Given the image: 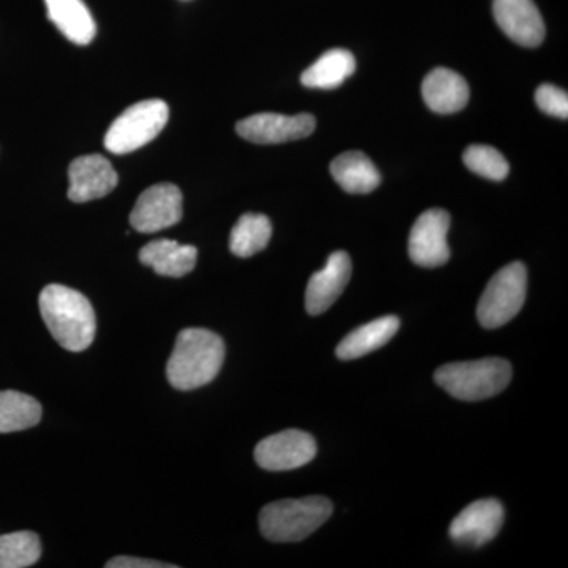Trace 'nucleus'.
Listing matches in <instances>:
<instances>
[{
	"mask_svg": "<svg viewBox=\"0 0 568 568\" xmlns=\"http://www.w3.org/2000/svg\"><path fill=\"white\" fill-rule=\"evenodd\" d=\"M39 305L48 331L63 349L81 353L92 345L97 320L88 297L62 284H48Z\"/></svg>",
	"mask_w": 568,
	"mask_h": 568,
	"instance_id": "f257e3e1",
	"label": "nucleus"
},
{
	"mask_svg": "<svg viewBox=\"0 0 568 568\" xmlns=\"http://www.w3.org/2000/svg\"><path fill=\"white\" fill-rule=\"evenodd\" d=\"M224 342L207 328H185L175 339L166 365V377L178 390L207 386L222 369Z\"/></svg>",
	"mask_w": 568,
	"mask_h": 568,
	"instance_id": "f03ea898",
	"label": "nucleus"
},
{
	"mask_svg": "<svg viewBox=\"0 0 568 568\" xmlns=\"http://www.w3.org/2000/svg\"><path fill=\"white\" fill-rule=\"evenodd\" d=\"M334 514L331 500L323 496L282 499L265 506L260 514V528L267 540L294 544L312 536Z\"/></svg>",
	"mask_w": 568,
	"mask_h": 568,
	"instance_id": "7ed1b4c3",
	"label": "nucleus"
},
{
	"mask_svg": "<svg viewBox=\"0 0 568 568\" xmlns=\"http://www.w3.org/2000/svg\"><path fill=\"white\" fill-rule=\"evenodd\" d=\"M511 375V365L506 358L489 357L440 366L436 369L435 381L454 398L481 402L506 390Z\"/></svg>",
	"mask_w": 568,
	"mask_h": 568,
	"instance_id": "20e7f679",
	"label": "nucleus"
},
{
	"mask_svg": "<svg viewBox=\"0 0 568 568\" xmlns=\"http://www.w3.org/2000/svg\"><path fill=\"white\" fill-rule=\"evenodd\" d=\"M170 119V108L163 100H144L134 103L112 122L104 148L115 155L138 151L155 140Z\"/></svg>",
	"mask_w": 568,
	"mask_h": 568,
	"instance_id": "39448f33",
	"label": "nucleus"
},
{
	"mask_svg": "<svg viewBox=\"0 0 568 568\" xmlns=\"http://www.w3.org/2000/svg\"><path fill=\"white\" fill-rule=\"evenodd\" d=\"M528 291L525 264L511 263L489 280L477 306L478 323L485 328L503 327L521 312Z\"/></svg>",
	"mask_w": 568,
	"mask_h": 568,
	"instance_id": "423d86ee",
	"label": "nucleus"
},
{
	"mask_svg": "<svg viewBox=\"0 0 568 568\" xmlns=\"http://www.w3.org/2000/svg\"><path fill=\"white\" fill-rule=\"evenodd\" d=\"M317 454L316 440L301 429H284L265 437L254 448L257 466L271 473L293 470L308 465Z\"/></svg>",
	"mask_w": 568,
	"mask_h": 568,
	"instance_id": "0eeeda50",
	"label": "nucleus"
},
{
	"mask_svg": "<svg viewBox=\"0 0 568 568\" xmlns=\"http://www.w3.org/2000/svg\"><path fill=\"white\" fill-rule=\"evenodd\" d=\"M182 220V192L174 183H156L138 197L130 223L138 233L153 234Z\"/></svg>",
	"mask_w": 568,
	"mask_h": 568,
	"instance_id": "6e6552de",
	"label": "nucleus"
},
{
	"mask_svg": "<svg viewBox=\"0 0 568 568\" xmlns=\"http://www.w3.org/2000/svg\"><path fill=\"white\" fill-rule=\"evenodd\" d=\"M448 230L450 215L444 209H429L422 213L409 234V256L413 263L426 268L447 264L450 260Z\"/></svg>",
	"mask_w": 568,
	"mask_h": 568,
	"instance_id": "1a4fd4ad",
	"label": "nucleus"
},
{
	"mask_svg": "<svg viewBox=\"0 0 568 568\" xmlns=\"http://www.w3.org/2000/svg\"><path fill=\"white\" fill-rule=\"evenodd\" d=\"M315 129L316 119L312 114L284 115L275 112L250 115L235 125L239 136L254 144H282L304 140Z\"/></svg>",
	"mask_w": 568,
	"mask_h": 568,
	"instance_id": "9d476101",
	"label": "nucleus"
},
{
	"mask_svg": "<svg viewBox=\"0 0 568 568\" xmlns=\"http://www.w3.org/2000/svg\"><path fill=\"white\" fill-rule=\"evenodd\" d=\"M503 504L496 499H480L470 504L452 521V540L466 547H481L487 545L499 534L504 525Z\"/></svg>",
	"mask_w": 568,
	"mask_h": 568,
	"instance_id": "9b49d317",
	"label": "nucleus"
},
{
	"mask_svg": "<svg viewBox=\"0 0 568 568\" xmlns=\"http://www.w3.org/2000/svg\"><path fill=\"white\" fill-rule=\"evenodd\" d=\"M69 197L82 204L108 196L118 186L119 175L110 160L99 153L80 156L69 168Z\"/></svg>",
	"mask_w": 568,
	"mask_h": 568,
	"instance_id": "f8f14e48",
	"label": "nucleus"
},
{
	"mask_svg": "<svg viewBox=\"0 0 568 568\" xmlns=\"http://www.w3.org/2000/svg\"><path fill=\"white\" fill-rule=\"evenodd\" d=\"M493 14L500 31L525 48H536L545 39V22L534 0H495Z\"/></svg>",
	"mask_w": 568,
	"mask_h": 568,
	"instance_id": "ddd939ff",
	"label": "nucleus"
},
{
	"mask_svg": "<svg viewBox=\"0 0 568 568\" xmlns=\"http://www.w3.org/2000/svg\"><path fill=\"white\" fill-rule=\"evenodd\" d=\"M353 274V263L346 252L331 254L323 271L310 278L305 293V308L308 315L317 316L327 312L346 290Z\"/></svg>",
	"mask_w": 568,
	"mask_h": 568,
	"instance_id": "4468645a",
	"label": "nucleus"
},
{
	"mask_svg": "<svg viewBox=\"0 0 568 568\" xmlns=\"http://www.w3.org/2000/svg\"><path fill=\"white\" fill-rule=\"evenodd\" d=\"M422 97L437 114H454L469 102V85L457 71L437 67L425 78Z\"/></svg>",
	"mask_w": 568,
	"mask_h": 568,
	"instance_id": "2eb2a0df",
	"label": "nucleus"
},
{
	"mask_svg": "<svg viewBox=\"0 0 568 568\" xmlns=\"http://www.w3.org/2000/svg\"><path fill=\"white\" fill-rule=\"evenodd\" d=\"M197 250L193 245H182L170 239H159L142 246L140 261L153 268L159 275L181 276L189 275L196 265Z\"/></svg>",
	"mask_w": 568,
	"mask_h": 568,
	"instance_id": "dca6fc26",
	"label": "nucleus"
},
{
	"mask_svg": "<svg viewBox=\"0 0 568 568\" xmlns=\"http://www.w3.org/2000/svg\"><path fill=\"white\" fill-rule=\"evenodd\" d=\"M399 328L396 316H383L347 334L336 347V357L354 361L386 346Z\"/></svg>",
	"mask_w": 568,
	"mask_h": 568,
	"instance_id": "f3484780",
	"label": "nucleus"
},
{
	"mask_svg": "<svg viewBox=\"0 0 568 568\" xmlns=\"http://www.w3.org/2000/svg\"><path fill=\"white\" fill-rule=\"evenodd\" d=\"M48 18L70 41L89 44L95 39L97 24L82 0H44Z\"/></svg>",
	"mask_w": 568,
	"mask_h": 568,
	"instance_id": "a211bd4d",
	"label": "nucleus"
},
{
	"mask_svg": "<svg viewBox=\"0 0 568 568\" xmlns=\"http://www.w3.org/2000/svg\"><path fill=\"white\" fill-rule=\"evenodd\" d=\"M335 182L351 194H366L376 190L381 174L375 163L364 152H345L331 163Z\"/></svg>",
	"mask_w": 568,
	"mask_h": 568,
	"instance_id": "6ab92c4d",
	"label": "nucleus"
},
{
	"mask_svg": "<svg viewBox=\"0 0 568 568\" xmlns=\"http://www.w3.org/2000/svg\"><path fill=\"white\" fill-rule=\"evenodd\" d=\"M355 67V58L353 52L346 50H331L324 52L313 65L302 73V84L308 89H323V91H332L339 88L353 77Z\"/></svg>",
	"mask_w": 568,
	"mask_h": 568,
	"instance_id": "aec40b11",
	"label": "nucleus"
},
{
	"mask_svg": "<svg viewBox=\"0 0 568 568\" xmlns=\"http://www.w3.org/2000/svg\"><path fill=\"white\" fill-rule=\"evenodd\" d=\"M41 405L31 395L17 390L0 392V433H17L39 424Z\"/></svg>",
	"mask_w": 568,
	"mask_h": 568,
	"instance_id": "412c9836",
	"label": "nucleus"
},
{
	"mask_svg": "<svg viewBox=\"0 0 568 568\" xmlns=\"http://www.w3.org/2000/svg\"><path fill=\"white\" fill-rule=\"evenodd\" d=\"M272 237L271 220L261 213H245L231 231L230 250L237 257L263 252Z\"/></svg>",
	"mask_w": 568,
	"mask_h": 568,
	"instance_id": "4be33fe9",
	"label": "nucleus"
},
{
	"mask_svg": "<svg viewBox=\"0 0 568 568\" xmlns=\"http://www.w3.org/2000/svg\"><path fill=\"white\" fill-rule=\"evenodd\" d=\"M40 538L31 530L0 536V568H26L39 562Z\"/></svg>",
	"mask_w": 568,
	"mask_h": 568,
	"instance_id": "5701e85b",
	"label": "nucleus"
},
{
	"mask_svg": "<svg viewBox=\"0 0 568 568\" xmlns=\"http://www.w3.org/2000/svg\"><path fill=\"white\" fill-rule=\"evenodd\" d=\"M463 162L473 173L489 181L500 182L507 178L510 166L503 153L491 145L473 144L466 149Z\"/></svg>",
	"mask_w": 568,
	"mask_h": 568,
	"instance_id": "b1692460",
	"label": "nucleus"
},
{
	"mask_svg": "<svg viewBox=\"0 0 568 568\" xmlns=\"http://www.w3.org/2000/svg\"><path fill=\"white\" fill-rule=\"evenodd\" d=\"M536 103L545 114L552 118H568V95L564 89L552 84H541L536 91Z\"/></svg>",
	"mask_w": 568,
	"mask_h": 568,
	"instance_id": "393cba45",
	"label": "nucleus"
},
{
	"mask_svg": "<svg viewBox=\"0 0 568 568\" xmlns=\"http://www.w3.org/2000/svg\"><path fill=\"white\" fill-rule=\"evenodd\" d=\"M108 568H173L171 564L159 562V560H149L141 558H130V556H119L106 564Z\"/></svg>",
	"mask_w": 568,
	"mask_h": 568,
	"instance_id": "a878e982",
	"label": "nucleus"
}]
</instances>
